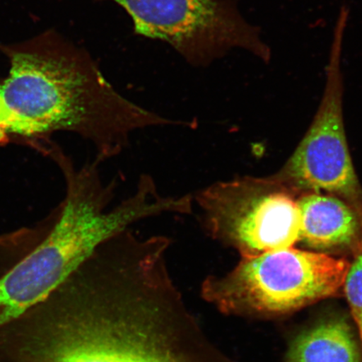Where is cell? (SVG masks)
<instances>
[{"instance_id":"1","label":"cell","mask_w":362,"mask_h":362,"mask_svg":"<svg viewBox=\"0 0 362 362\" xmlns=\"http://www.w3.org/2000/svg\"><path fill=\"white\" fill-rule=\"evenodd\" d=\"M171 240L126 229L42 304L19 362H228L204 334L167 262Z\"/></svg>"},{"instance_id":"2","label":"cell","mask_w":362,"mask_h":362,"mask_svg":"<svg viewBox=\"0 0 362 362\" xmlns=\"http://www.w3.org/2000/svg\"><path fill=\"white\" fill-rule=\"evenodd\" d=\"M0 97L12 115L11 134L40 137L58 131L78 134L102 162L120 155L138 131L184 126L129 100L112 87L85 49L57 35L13 49Z\"/></svg>"},{"instance_id":"3","label":"cell","mask_w":362,"mask_h":362,"mask_svg":"<svg viewBox=\"0 0 362 362\" xmlns=\"http://www.w3.org/2000/svg\"><path fill=\"white\" fill-rule=\"evenodd\" d=\"M66 196L47 234L0 278V332L51 296L98 245L139 221L161 216L165 202L147 181L115 206L117 181H104L97 161L76 170L61 162Z\"/></svg>"},{"instance_id":"4","label":"cell","mask_w":362,"mask_h":362,"mask_svg":"<svg viewBox=\"0 0 362 362\" xmlns=\"http://www.w3.org/2000/svg\"><path fill=\"white\" fill-rule=\"evenodd\" d=\"M349 267L327 253L280 249L242 257L228 274L208 277L202 293L225 313L284 315L336 296Z\"/></svg>"},{"instance_id":"5","label":"cell","mask_w":362,"mask_h":362,"mask_svg":"<svg viewBox=\"0 0 362 362\" xmlns=\"http://www.w3.org/2000/svg\"><path fill=\"white\" fill-rule=\"evenodd\" d=\"M302 192L280 176L220 181L194 197L210 237L242 257L293 247L300 240Z\"/></svg>"},{"instance_id":"6","label":"cell","mask_w":362,"mask_h":362,"mask_svg":"<svg viewBox=\"0 0 362 362\" xmlns=\"http://www.w3.org/2000/svg\"><path fill=\"white\" fill-rule=\"evenodd\" d=\"M108 1L128 13L136 34L170 45L194 66H209L235 49L265 64L271 61V48L262 38L260 27L243 17L236 0Z\"/></svg>"},{"instance_id":"7","label":"cell","mask_w":362,"mask_h":362,"mask_svg":"<svg viewBox=\"0 0 362 362\" xmlns=\"http://www.w3.org/2000/svg\"><path fill=\"white\" fill-rule=\"evenodd\" d=\"M349 17L350 7L343 4L334 27L318 110L279 175L298 191L328 193L341 198L362 215V191L348 149L343 115L342 52Z\"/></svg>"},{"instance_id":"8","label":"cell","mask_w":362,"mask_h":362,"mask_svg":"<svg viewBox=\"0 0 362 362\" xmlns=\"http://www.w3.org/2000/svg\"><path fill=\"white\" fill-rule=\"evenodd\" d=\"M297 203L301 226L298 243L322 252L362 247V215L334 194L302 192Z\"/></svg>"},{"instance_id":"9","label":"cell","mask_w":362,"mask_h":362,"mask_svg":"<svg viewBox=\"0 0 362 362\" xmlns=\"http://www.w3.org/2000/svg\"><path fill=\"white\" fill-rule=\"evenodd\" d=\"M288 362H360V351L346 321L332 320L294 339Z\"/></svg>"},{"instance_id":"10","label":"cell","mask_w":362,"mask_h":362,"mask_svg":"<svg viewBox=\"0 0 362 362\" xmlns=\"http://www.w3.org/2000/svg\"><path fill=\"white\" fill-rule=\"evenodd\" d=\"M343 289L358 329L362 346V247L356 252L354 261L350 262Z\"/></svg>"},{"instance_id":"11","label":"cell","mask_w":362,"mask_h":362,"mask_svg":"<svg viewBox=\"0 0 362 362\" xmlns=\"http://www.w3.org/2000/svg\"><path fill=\"white\" fill-rule=\"evenodd\" d=\"M12 115L10 110L0 97V143L6 142L11 134Z\"/></svg>"}]
</instances>
